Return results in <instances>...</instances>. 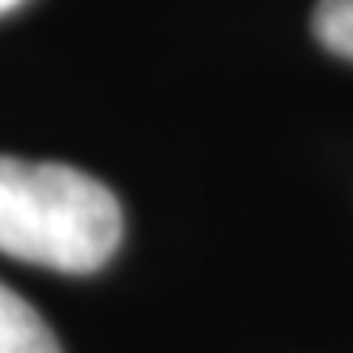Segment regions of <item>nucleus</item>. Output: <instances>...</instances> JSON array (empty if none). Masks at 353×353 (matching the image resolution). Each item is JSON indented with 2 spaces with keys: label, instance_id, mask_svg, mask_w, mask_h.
Listing matches in <instances>:
<instances>
[{
  "label": "nucleus",
  "instance_id": "20e7f679",
  "mask_svg": "<svg viewBox=\"0 0 353 353\" xmlns=\"http://www.w3.org/2000/svg\"><path fill=\"white\" fill-rule=\"evenodd\" d=\"M26 0H0V14H8V11H14V8H22Z\"/></svg>",
  "mask_w": 353,
  "mask_h": 353
},
{
  "label": "nucleus",
  "instance_id": "f03ea898",
  "mask_svg": "<svg viewBox=\"0 0 353 353\" xmlns=\"http://www.w3.org/2000/svg\"><path fill=\"white\" fill-rule=\"evenodd\" d=\"M0 353H61L51 325L0 281Z\"/></svg>",
  "mask_w": 353,
  "mask_h": 353
},
{
  "label": "nucleus",
  "instance_id": "7ed1b4c3",
  "mask_svg": "<svg viewBox=\"0 0 353 353\" xmlns=\"http://www.w3.org/2000/svg\"><path fill=\"white\" fill-rule=\"evenodd\" d=\"M314 33L332 54L353 61V0H321L314 11Z\"/></svg>",
  "mask_w": 353,
  "mask_h": 353
},
{
  "label": "nucleus",
  "instance_id": "f257e3e1",
  "mask_svg": "<svg viewBox=\"0 0 353 353\" xmlns=\"http://www.w3.org/2000/svg\"><path fill=\"white\" fill-rule=\"evenodd\" d=\"M123 242L119 199L65 163L0 155V252L58 274H90Z\"/></svg>",
  "mask_w": 353,
  "mask_h": 353
}]
</instances>
